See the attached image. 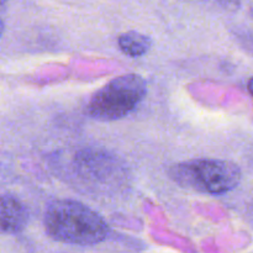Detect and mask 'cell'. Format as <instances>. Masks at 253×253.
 Here are the masks:
<instances>
[{
    "instance_id": "6da1fadb",
    "label": "cell",
    "mask_w": 253,
    "mask_h": 253,
    "mask_svg": "<svg viewBox=\"0 0 253 253\" xmlns=\"http://www.w3.org/2000/svg\"><path fill=\"white\" fill-rule=\"evenodd\" d=\"M46 234L54 241L77 246H93L108 237L109 226L96 211L71 199L54 200L43 216Z\"/></svg>"
},
{
    "instance_id": "277c9868",
    "label": "cell",
    "mask_w": 253,
    "mask_h": 253,
    "mask_svg": "<svg viewBox=\"0 0 253 253\" xmlns=\"http://www.w3.org/2000/svg\"><path fill=\"white\" fill-rule=\"evenodd\" d=\"M1 231L4 234H19L26 227L29 211L25 205L14 195L4 194L1 197Z\"/></svg>"
},
{
    "instance_id": "7a4b0ae2",
    "label": "cell",
    "mask_w": 253,
    "mask_h": 253,
    "mask_svg": "<svg viewBox=\"0 0 253 253\" xmlns=\"http://www.w3.org/2000/svg\"><path fill=\"white\" fill-rule=\"evenodd\" d=\"M169 177L183 188L207 194H222L240 184L242 173L239 166L230 161L197 158L173 166Z\"/></svg>"
},
{
    "instance_id": "5b68a950",
    "label": "cell",
    "mask_w": 253,
    "mask_h": 253,
    "mask_svg": "<svg viewBox=\"0 0 253 253\" xmlns=\"http://www.w3.org/2000/svg\"><path fill=\"white\" fill-rule=\"evenodd\" d=\"M118 43L125 54L131 57H140L150 51L152 42L150 37L141 32L128 31L119 36Z\"/></svg>"
},
{
    "instance_id": "3957f363",
    "label": "cell",
    "mask_w": 253,
    "mask_h": 253,
    "mask_svg": "<svg viewBox=\"0 0 253 253\" xmlns=\"http://www.w3.org/2000/svg\"><path fill=\"white\" fill-rule=\"evenodd\" d=\"M147 94L145 79L135 73L111 79L99 89L86 105V114L99 121L124 118L142 101Z\"/></svg>"
},
{
    "instance_id": "8992f818",
    "label": "cell",
    "mask_w": 253,
    "mask_h": 253,
    "mask_svg": "<svg viewBox=\"0 0 253 253\" xmlns=\"http://www.w3.org/2000/svg\"><path fill=\"white\" fill-rule=\"evenodd\" d=\"M247 88H249L250 93H251L252 96H253V77L249 81V85H247Z\"/></svg>"
}]
</instances>
